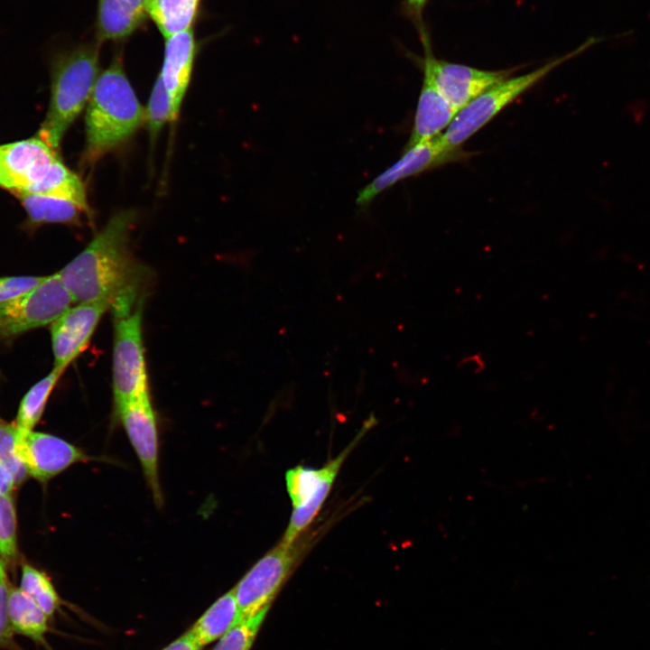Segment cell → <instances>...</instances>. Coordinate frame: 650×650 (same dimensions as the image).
Here are the masks:
<instances>
[{"label": "cell", "instance_id": "6da1fadb", "mask_svg": "<svg viewBox=\"0 0 650 650\" xmlns=\"http://www.w3.org/2000/svg\"><path fill=\"white\" fill-rule=\"evenodd\" d=\"M134 210L115 214L76 257L57 274L75 303L107 304L113 317L130 313L149 292L153 271L130 247Z\"/></svg>", "mask_w": 650, "mask_h": 650}, {"label": "cell", "instance_id": "7a4b0ae2", "mask_svg": "<svg viewBox=\"0 0 650 650\" xmlns=\"http://www.w3.org/2000/svg\"><path fill=\"white\" fill-rule=\"evenodd\" d=\"M85 160L95 162L129 139L145 122L121 53L98 77L86 112Z\"/></svg>", "mask_w": 650, "mask_h": 650}, {"label": "cell", "instance_id": "3957f363", "mask_svg": "<svg viewBox=\"0 0 650 650\" xmlns=\"http://www.w3.org/2000/svg\"><path fill=\"white\" fill-rule=\"evenodd\" d=\"M0 181L14 195L53 196L72 201L89 215L85 185L39 136L0 145Z\"/></svg>", "mask_w": 650, "mask_h": 650}, {"label": "cell", "instance_id": "277c9868", "mask_svg": "<svg viewBox=\"0 0 650 650\" xmlns=\"http://www.w3.org/2000/svg\"><path fill=\"white\" fill-rule=\"evenodd\" d=\"M97 41L58 51L51 61V98L37 136L58 149L60 142L89 100L98 77Z\"/></svg>", "mask_w": 650, "mask_h": 650}, {"label": "cell", "instance_id": "5b68a950", "mask_svg": "<svg viewBox=\"0 0 650 650\" xmlns=\"http://www.w3.org/2000/svg\"><path fill=\"white\" fill-rule=\"evenodd\" d=\"M590 42L563 56L555 58L534 70L510 76L490 87L470 103L459 110L440 135L441 143L450 149L462 148L464 143L486 126L506 107L532 88L551 71L582 51Z\"/></svg>", "mask_w": 650, "mask_h": 650}, {"label": "cell", "instance_id": "8992f818", "mask_svg": "<svg viewBox=\"0 0 650 650\" xmlns=\"http://www.w3.org/2000/svg\"><path fill=\"white\" fill-rule=\"evenodd\" d=\"M313 536L304 532L291 543L281 541L242 577L233 589L241 620L271 607L313 543Z\"/></svg>", "mask_w": 650, "mask_h": 650}, {"label": "cell", "instance_id": "52a82bcc", "mask_svg": "<svg viewBox=\"0 0 650 650\" xmlns=\"http://www.w3.org/2000/svg\"><path fill=\"white\" fill-rule=\"evenodd\" d=\"M374 418L367 420L349 444L323 467L296 466L286 471L285 485L292 512L282 542L291 543L306 532L323 506L345 460L374 425Z\"/></svg>", "mask_w": 650, "mask_h": 650}, {"label": "cell", "instance_id": "ba28073f", "mask_svg": "<svg viewBox=\"0 0 650 650\" xmlns=\"http://www.w3.org/2000/svg\"><path fill=\"white\" fill-rule=\"evenodd\" d=\"M144 303L128 314L114 317L115 406L149 394L142 330Z\"/></svg>", "mask_w": 650, "mask_h": 650}, {"label": "cell", "instance_id": "9c48e42d", "mask_svg": "<svg viewBox=\"0 0 650 650\" xmlns=\"http://www.w3.org/2000/svg\"><path fill=\"white\" fill-rule=\"evenodd\" d=\"M75 302L58 274L30 292L0 306V340L51 325Z\"/></svg>", "mask_w": 650, "mask_h": 650}, {"label": "cell", "instance_id": "30bf717a", "mask_svg": "<svg viewBox=\"0 0 650 650\" xmlns=\"http://www.w3.org/2000/svg\"><path fill=\"white\" fill-rule=\"evenodd\" d=\"M418 31L424 52L422 65L430 70L439 91L457 112L519 69L488 70L437 59L425 25Z\"/></svg>", "mask_w": 650, "mask_h": 650}, {"label": "cell", "instance_id": "8fae6325", "mask_svg": "<svg viewBox=\"0 0 650 650\" xmlns=\"http://www.w3.org/2000/svg\"><path fill=\"white\" fill-rule=\"evenodd\" d=\"M462 148L450 149L440 136L405 146L402 156L377 177L366 185L358 194L356 204L360 208L368 206L381 192L395 183L442 165L460 162L471 156Z\"/></svg>", "mask_w": 650, "mask_h": 650}, {"label": "cell", "instance_id": "7c38bea8", "mask_svg": "<svg viewBox=\"0 0 650 650\" xmlns=\"http://www.w3.org/2000/svg\"><path fill=\"white\" fill-rule=\"evenodd\" d=\"M121 422L143 469L154 503H163L159 479V439L157 421L150 394L116 405Z\"/></svg>", "mask_w": 650, "mask_h": 650}, {"label": "cell", "instance_id": "4fadbf2b", "mask_svg": "<svg viewBox=\"0 0 650 650\" xmlns=\"http://www.w3.org/2000/svg\"><path fill=\"white\" fill-rule=\"evenodd\" d=\"M109 308L103 302L72 305L51 324L53 369L63 374L87 348L99 320Z\"/></svg>", "mask_w": 650, "mask_h": 650}, {"label": "cell", "instance_id": "5bb4252c", "mask_svg": "<svg viewBox=\"0 0 650 650\" xmlns=\"http://www.w3.org/2000/svg\"><path fill=\"white\" fill-rule=\"evenodd\" d=\"M18 444L28 474L41 481L49 480L77 462L98 460L65 440L43 432L18 430Z\"/></svg>", "mask_w": 650, "mask_h": 650}, {"label": "cell", "instance_id": "9a60e30c", "mask_svg": "<svg viewBox=\"0 0 650 650\" xmlns=\"http://www.w3.org/2000/svg\"><path fill=\"white\" fill-rule=\"evenodd\" d=\"M164 55L159 77L171 102L170 122L177 119L187 91L198 51L194 30H187L164 39Z\"/></svg>", "mask_w": 650, "mask_h": 650}, {"label": "cell", "instance_id": "2e32d148", "mask_svg": "<svg viewBox=\"0 0 650 650\" xmlns=\"http://www.w3.org/2000/svg\"><path fill=\"white\" fill-rule=\"evenodd\" d=\"M147 0H98L95 19V39L121 42L139 29L148 19Z\"/></svg>", "mask_w": 650, "mask_h": 650}, {"label": "cell", "instance_id": "e0dca14e", "mask_svg": "<svg viewBox=\"0 0 650 650\" xmlns=\"http://www.w3.org/2000/svg\"><path fill=\"white\" fill-rule=\"evenodd\" d=\"M422 66L423 79L419 93L411 136L405 146L440 136L457 111L439 91L430 70Z\"/></svg>", "mask_w": 650, "mask_h": 650}, {"label": "cell", "instance_id": "ac0fdd59", "mask_svg": "<svg viewBox=\"0 0 650 650\" xmlns=\"http://www.w3.org/2000/svg\"><path fill=\"white\" fill-rule=\"evenodd\" d=\"M25 210L23 228L32 232L47 224L79 225L82 209L70 200L40 194L14 195Z\"/></svg>", "mask_w": 650, "mask_h": 650}, {"label": "cell", "instance_id": "d6986e66", "mask_svg": "<svg viewBox=\"0 0 650 650\" xmlns=\"http://www.w3.org/2000/svg\"><path fill=\"white\" fill-rule=\"evenodd\" d=\"M8 615L14 635L29 638L35 645L48 646L46 635L50 618L20 587L10 586Z\"/></svg>", "mask_w": 650, "mask_h": 650}, {"label": "cell", "instance_id": "ffe728a7", "mask_svg": "<svg viewBox=\"0 0 650 650\" xmlns=\"http://www.w3.org/2000/svg\"><path fill=\"white\" fill-rule=\"evenodd\" d=\"M241 621L234 590L218 599L190 629L200 645L219 639Z\"/></svg>", "mask_w": 650, "mask_h": 650}, {"label": "cell", "instance_id": "44dd1931", "mask_svg": "<svg viewBox=\"0 0 650 650\" xmlns=\"http://www.w3.org/2000/svg\"><path fill=\"white\" fill-rule=\"evenodd\" d=\"M201 3L202 0H147L148 16L165 39L193 29Z\"/></svg>", "mask_w": 650, "mask_h": 650}, {"label": "cell", "instance_id": "7402d4cb", "mask_svg": "<svg viewBox=\"0 0 650 650\" xmlns=\"http://www.w3.org/2000/svg\"><path fill=\"white\" fill-rule=\"evenodd\" d=\"M62 373L52 369L45 377L34 384L21 401L16 417L20 432L32 431L40 420L48 398Z\"/></svg>", "mask_w": 650, "mask_h": 650}, {"label": "cell", "instance_id": "603a6c76", "mask_svg": "<svg viewBox=\"0 0 650 650\" xmlns=\"http://www.w3.org/2000/svg\"><path fill=\"white\" fill-rule=\"evenodd\" d=\"M20 589L33 599L50 619L59 610L61 600L45 572L30 564H23Z\"/></svg>", "mask_w": 650, "mask_h": 650}, {"label": "cell", "instance_id": "cb8c5ba5", "mask_svg": "<svg viewBox=\"0 0 650 650\" xmlns=\"http://www.w3.org/2000/svg\"><path fill=\"white\" fill-rule=\"evenodd\" d=\"M269 608L242 619L218 639L212 650H250Z\"/></svg>", "mask_w": 650, "mask_h": 650}, {"label": "cell", "instance_id": "d4e9b609", "mask_svg": "<svg viewBox=\"0 0 650 650\" xmlns=\"http://www.w3.org/2000/svg\"><path fill=\"white\" fill-rule=\"evenodd\" d=\"M0 462L11 473L15 485L22 483L29 475L20 453L15 424L0 422Z\"/></svg>", "mask_w": 650, "mask_h": 650}, {"label": "cell", "instance_id": "484cf974", "mask_svg": "<svg viewBox=\"0 0 650 650\" xmlns=\"http://www.w3.org/2000/svg\"><path fill=\"white\" fill-rule=\"evenodd\" d=\"M0 558L5 565L17 559L16 514L10 494L0 495Z\"/></svg>", "mask_w": 650, "mask_h": 650}, {"label": "cell", "instance_id": "4316f807", "mask_svg": "<svg viewBox=\"0 0 650 650\" xmlns=\"http://www.w3.org/2000/svg\"><path fill=\"white\" fill-rule=\"evenodd\" d=\"M171 117V102L167 89L158 76L145 109V123L152 139H154Z\"/></svg>", "mask_w": 650, "mask_h": 650}, {"label": "cell", "instance_id": "83f0119b", "mask_svg": "<svg viewBox=\"0 0 650 650\" xmlns=\"http://www.w3.org/2000/svg\"><path fill=\"white\" fill-rule=\"evenodd\" d=\"M10 583L5 565L0 561V650H23L14 640L8 615Z\"/></svg>", "mask_w": 650, "mask_h": 650}, {"label": "cell", "instance_id": "f1b7e54d", "mask_svg": "<svg viewBox=\"0 0 650 650\" xmlns=\"http://www.w3.org/2000/svg\"><path fill=\"white\" fill-rule=\"evenodd\" d=\"M46 276H5L0 278V306L17 299L40 285Z\"/></svg>", "mask_w": 650, "mask_h": 650}, {"label": "cell", "instance_id": "f546056e", "mask_svg": "<svg viewBox=\"0 0 650 650\" xmlns=\"http://www.w3.org/2000/svg\"><path fill=\"white\" fill-rule=\"evenodd\" d=\"M429 0H403L400 11L415 24L416 28H419L424 24L422 14Z\"/></svg>", "mask_w": 650, "mask_h": 650}, {"label": "cell", "instance_id": "4dcf8cb0", "mask_svg": "<svg viewBox=\"0 0 650 650\" xmlns=\"http://www.w3.org/2000/svg\"><path fill=\"white\" fill-rule=\"evenodd\" d=\"M202 647L191 631L189 630L162 650H202Z\"/></svg>", "mask_w": 650, "mask_h": 650}, {"label": "cell", "instance_id": "1f68e13d", "mask_svg": "<svg viewBox=\"0 0 650 650\" xmlns=\"http://www.w3.org/2000/svg\"><path fill=\"white\" fill-rule=\"evenodd\" d=\"M15 486L11 473L0 462V495L10 494Z\"/></svg>", "mask_w": 650, "mask_h": 650}, {"label": "cell", "instance_id": "d6a6232c", "mask_svg": "<svg viewBox=\"0 0 650 650\" xmlns=\"http://www.w3.org/2000/svg\"><path fill=\"white\" fill-rule=\"evenodd\" d=\"M0 188H2V184H1V181H0Z\"/></svg>", "mask_w": 650, "mask_h": 650}, {"label": "cell", "instance_id": "836d02e7", "mask_svg": "<svg viewBox=\"0 0 650 650\" xmlns=\"http://www.w3.org/2000/svg\"><path fill=\"white\" fill-rule=\"evenodd\" d=\"M1 561V560H0Z\"/></svg>", "mask_w": 650, "mask_h": 650}]
</instances>
